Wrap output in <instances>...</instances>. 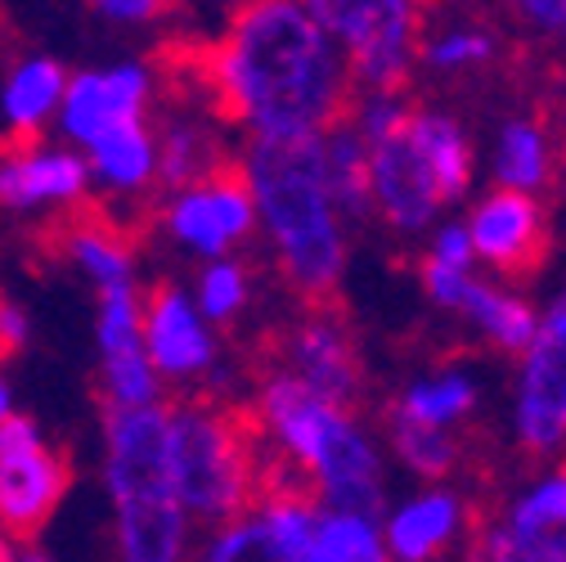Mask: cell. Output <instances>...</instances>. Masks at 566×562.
Masks as SVG:
<instances>
[{
    "label": "cell",
    "mask_w": 566,
    "mask_h": 562,
    "mask_svg": "<svg viewBox=\"0 0 566 562\" xmlns=\"http://www.w3.org/2000/svg\"><path fill=\"white\" fill-rule=\"evenodd\" d=\"M202 86L252 135H319L350 113V73L306 0H248L202 50Z\"/></svg>",
    "instance_id": "obj_1"
},
{
    "label": "cell",
    "mask_w": 566,
    "mask_h": 562,
    "mask_svg": "<svg viewBox=\"0 0 566 562\" xmlns=\"http://www.w3.org/2000/svg\"><path fill=\"white\" fill-rule=\"evenodd\" d=\"M319 135H252L239 158L256 226L270 235L283 279L311 306L333 302L346 266V235L324 180Z\"/></svg>",
    "instance_id": "obj_2"
},
{
    "label": "cell",
    "mask_w": 566,
    "mask_h": 562,
    "mask_svg": "<svg viewBox=\"0 0 566 562\" xmlns=\"http://www.w3.org/2000/svg\"><path fill=\"white\" fill-rule=\"evenodd\" d=\"M252 418L261 437L274 441L270 450L306 477L315 504L374 522L382 518V459L342 405L315 396L289 370H274L261 383Z\"/></svg>",
    "instance_id": "obj_3"
},
{
    "label": "cell",
    "mask_w": 566,
    "mask_h": 562,
    "mask_svg": "<svg viewBox=\"0 0 566 562\" xmlns=\"http://www.w3.org/2000/svg\"><path fill=\"white\" fill-rule=\"evenodd\" d=\"M265 437L252 409L185 396L167 405V464L171 490L189 522L221 527L256 504Z\"/></svg>",
    "instance_id": "obj_4"
},
{
    "label": "cell",
    "mask_w": 566,
    "mask_h": 562,
    "mask_svg": "<svg viewBox=\"0 0 566 562\" xmlns=\"http://www.w3.org/2000/svg\"><path fill=\"white\" fill-rule=\"evenodd\" d=\"M311 19L337 45L346 73L365 91H400L418 54L413 0H306Z\"/></svg>",
    "instance_id": "obj_5"
},
{
    "label": "cell",
    "mask_w": 566,
    "mask_h": 562,
    "mask_svg": "<svg viewBox=\"0 0 566 562\" xmlns=\"http://www.w3.org/2000/svg\"><path fill=\"white\" fill-rule=\"evenodd\" d=\"M67 486H73L67 459L45 441L36 418L14 409L0 424V535L32 544L63 504Z\"/></svg>",
    "instance_id": "obj_6"
},
{
    "label": "cell",
    "mask_w": 566,
    "mask_h": 562,
    "mask_svg": "<svg viewBox=\"0 0 566 562\" xmlns=\"http://www.w3.org/2000/svg\"><path fill=\"white\" fill-rule=\"evenodd\" d=\"M517 441L526 455L566 446V293L539 315L517 374Z\"/></svg>",
    "instance_id": "obj_7"
},
{
    "label": "cell",
    "mask_w": 566,
    "mask_h": 562,
    "mask_svg": "<svg viewBox=\"0 0 566 562\" xmlns=\"http://www.w3.org/2000/svg\"><path fill=\"white\" fill-rule=\"evenodd\" d=\"M163 230L185 252H193L202 261H221L234 243H243L256 230V207H252L243 167L226 163L221 171L176 189L163 212Z\"/></svg>",
    "instance_id": "obj_8"
},
{
    "label": "cell",
    "mask_w": 566,
    "mask_h": 562,
    "mask_svg": "<svg viewBox=\"0 0 566 562\" xmlns=\"http://www.w3.org/2000/svg\"><path fill=\"white\" fill-rule=\"evenodd\" d=\"M139 337H145V356L163 383H193L217 365V333L176 279H158L139 298Z\"/></svg>",
    "instance_id": "obj_9"
},
{
    "label": "cell",
    "mask_w": 566,
    "mask_h": 562,
    "mask_svg": "<svg viewBox=\"0 0 566 562\" xmlns=\"http://www.w3.org/2000/svg\"><path fill=\"white\" fill-rule=\"evenodd\" d=\"M149 100H154V73L145 63L86 67V73L67 77L54 126L63 131L67 145L82 154L104 131H113L122 122H145Z\"/></svg>",
    "instance_id": "obj_10"
},
{
    "label": "cell",
    "mask_w": 566,
    "mask_h": 562,
    "mask_svg": "<svg viewBox=\"0 0 566 562\" xmlns=\"http://www.w3.org/2000/svg\"><path fill=\"white\" fill-rule=\"evenodd\" d=\"M472 562H566V464L531 481L504 522L481 527Z\"/></svg>",
    "instance_id": "obj_11"
},
{
    "label": "cell",
    "mask_w": 566,
    "mask_h": 562,
    "mask_svg": "<svg viewBox=\"0 0 566 562\" xmlns=\"http://www.w3.org/2000/svg\"><path fill=\"white\" fill-rule=\"evenodd\" d=\"M95 342H99V392H104V409H145V405H158L163 378L154 374V365L145 356L135 284H122V289H104L99 293Z\"/></svg>",
    "instance_id": "obj_12"
},
{
    "label": "cell",
    "mask_w": 566,
    "mask_h": 562,
    "mask_svg": "<svg viewBox=\"0 0 566 562\" xmlns=\"http://www.w3.org/2000/svg\"><path fill=\"white\" fill-rule=\"evenodd\" d=\"M104 486L113 504L171 490L163 400L145 409H104Z\"/></svg>",
    "instance_id": "obj_13"
},
{
    "label": "cell",
    "mask_w": 566,
    "mask_h": 562,
    "mask_svg": "<svg viewBox=\"0 0 566 562\" xmlns=\"http://www.w3.org/2000/svg\"><path fill=\"white\" fill-rule=\"evenodd\" d=\"M463 230H468L472 257L494 266L509 279L535 274L548 257V217H544L535 194H517V189L485 194L472 207Z\"/></svg>",
    "instance_id": "obj_14"
},
{
    "label": "cell",
    "mask_w": 566,
    "mask_h": 562,
    "mask_svg": "<svg viewBox=\"0 0 566 562\" xmlns=\"http://www.w3.org/2000/svg\"><path fill=\"white\" fill-rule=\"evenodd\" d=\"M91 171L73 145H41L23 139L0 154V207L19 217L32 212H67L86 202Z\"/></svg>",
    "instance_id": "obj_15"
},
{
    "label": "cell",
    "mask_w": 566,
    "mask_h": 562,
    "mask_svg": "<svg viewBox=\"0 0 566 562\" xmlns=\"http://www.w3.org/2000/svg\"><path fill=\"white\" fill-rule=\"evenodd\" d=\"M289 374L302 378L315 396L333 400V405H356L365 392V365L356 337L342 324V315L333 311V302L311 306V315L293 329L289 342Z\"/></svg>",
    "instance_id": "obj_16"
},
{
    "label": "cell",
    "mask_w": 566,
    "mask_h": 562,
    "mask_svg": "<svg viewBox=\"0 0 566 562\" xmlns=\"http://www.w3.org/2000/svg\"><path fill=\"white\" fill-rule=\"evenodd\" d=\"M369 202L400 235L428 230L432 217L441 212V194L432 185V171L409 145L405 126L396 135L378 139V145H369Z\"/></svg>",
    "instance_id": "obj_17"
},
{
    "label": "cell",
    "mask_w": 566,
    "mask_h": 562,
    "mask_svg": "<svg viewBox=\"0 0 566 562\" xmlns=\"http://www.w3.org/2000/svg\"><path fill=\"white\" fill-rule=\"evenodd\" d=\"M193 522L171 490L113 504V562H189Z\"/></svg>",
    "instance_id": "obj_18"
},
{
    "label": "cell",
    "mask_w": 566,
    "mask_h": 562,
    "mask_svg": "<svg viewBox=\"0 0 566 562\" xmlns=\"http://www.w3.org/2000/svg\"><path fill=\"white\" fill-rule=\"evenodd\" d=\"M468 527V504L454 490H422L405 500L382 531V549L391 562H437Z\"/></svg>",
    "instance_id": "obj_19"
},
{
    "label": "cell",
    "mask_w": 566,
    "mask_h": 562,
    "mask_svg": "<svg viewBox=\"0 0 566 562\" xmlns=\"http://www.w3.org/2000/svg\"><path fill=\"white\" fill-rule=\"evenodd\" d=\"M91 180L113 194H145L158 180V135L149 122H122L82 149Z\"/></svg>",
    "instance_id": "obj_20"
},
{
    "label": "cell",
    "mask_w": 566,
    "mask_h": 562,
    "mask_svg": "<svg viewBox=\"0 0 566 562\" xmlns=\"http://www.w3.org/2000/svg\"><path fill=\"white\" fill-rule=\"evenodd\" d=\"M63 86H67L63 63H54L45 54L19 59L10 67L6 86H0V113H6V122L14 131V145L41 139V131L54 122V113L63 104Z\"/></svg>",
    "instance_id": "obj_21"
},
{
    "label": "cell",
    "mask_w": 566,
    "mask_h": 562,
    "mask_svg": "<svg viewBox=\"0 0 566 562\" xmlns=\"http://www.w3.org/2000/svg\"><path fill=\"white\" fill-rule=\"evenodd\" d=\"M405 135H409V145L418 149V158L428 163L432 185L441 194V207L459 202L468 194V185H472V145H468V135L459 131V122L446 117V113H409Z\"/></svg>",
    "instance_id": "obj_22"
},
{
    "label": "cell",
    "mask_w": 566,
    "mask_h": 562,
    "mask_svg": "<svg viewBox=\"0 0 566 562\" xmlns=\"http://www.w3.org/2000/svg\"><path fill=\"white\" fill-rule=\"evenodd\" d=\"M324 180L342 221H365L374 212L369 202V145L356 135L346 117L333 122L324 135Z\"/></svg>",
    "instance_id": "obj_23"
},
{
    "label": "cell",
    "mask_w": 566,
    "mask_h": 562,
    "mask_svg": "<svg viewBox=\"0 0 566 562\" xmlns=\"http://www.w3.org/2000/svg\"><path fill=\"white\" fill-rule=\"evenodd\" d=\"M63 252H67V261H73L99 293L104 289L135 284V248H130V239L122 230L95 221V217H82V221L67 226Z\"/></svg>",
    "instance_id": "obj_24"
},
{
    "label": "cell",
    "mask_w": 566,
    "mask_h": 562,
    "mask_svg": "<svg viewBox=\"0 0 566 562\" xmlns=\"http://www.w3.org/2000/svg\"><path fill=\"white\" fill-rule=\"evenodd\" d=\"M459 311H463L494 346H500V351H517V356L526 351V342L535 337V324H539V315H535L522 298L485 284V279H468Z\"/></svg>",
    "instance_id": "obj_25"
},
{
    "label": "cell",
    "mask_w": 566,
    "mask_h": 562,
    "mask_svg": "<svg viewBox=\"0 0 566 562\" xmlns=\"http://www.w3.org/2000/svg\"><path fill=\"white\" fill-rule=\"evenodd\" d=\"M548 167H553V149L544 126L531 117L504 122L500 145H494V180H500V189L539 194L548 185Z\"/></svg>",
    "instance_id": "obj_26"
},
{
    "label": "cell",
    "mask_w": 566,
    "mask_h": 562,
    "mask_svg": "<svg viewBox=\"0 0 566 562\" xmlns=\"http://www.w3.org/2000/svg\"><path fill=\"white\" fill-rule=\"evenodd\" d=\"M226 158L217 149V135L198 122H167L158 135V185H167L171 194L221 171Z\"/></svg>",
    "instance_id": "obj_27"
},
{
    "label": "cell",
    "mask_w": 566,
    "mask_h": 562,
    "mask_svg": "<svg viewBox=\"0 0 566 562\" xmlns=\"http://www.w3.org/2000/svg\"><path fill=\"white\" fill-rule=\"evenodd\" d=\"M472 409H476V383L459 370H446L437 378L409 383L391 418L422 424V428H450V424H459V418H468Z\"/></svg>",
    "instance_id": "obj_28"
},
{
    "label": "cell",
    "mask_w": 566,
    "mask_h": 562,
    "mask_svg": "<svg viewBox=\"0 0 566 562\" xmlns=\"http://www.w3.org/2000/svg\"><path fill=\"white\" fill-rule=\"evenodd\" d=\"M198 562H306V553L293 549V544H283L261 522V513L248 509V513L221 522L217 531L207 535V544L198 549Z\"/></svg>",
    "instance_id": "obj_29"
},
{
    "label": "cell",
    "mask_w": 566,
    "mask_h": 562,
    "mask_svg": "<svg viewBox=\"0 0 566 562\" xmlns=\"http://www.w3.org/2000/svg\"><path fill=\"white\" fill-rule=\"evenodd\" d=\"M306 562H391V558L382 549V531L374 518L319 509L306 544Z\"/></svg>",
    "instance_id": "obj_30"
},
{
    "label": "cell",
    "mask_w": 566,
    "mask_h": 562,
    "mask_svg": "<svg viewBox=\"0 0 566 562\" xmlns=\"http://www.w3.org/2000/svg\"><path fill=\"white\" fill-rule=\"evenodd\" d=\"M391 446L405 468H413L418 477H432V481L450 477L459 464V441L450 428H422V424L391 418Z\"/></svg>",
    "instance_id": "obj_31"
},
{
    "label": "cell",
    "mask_w": 566,
    "mask_h": 562,
    "mask_svg": "<svg viewBox=\"0 0 566 562\" xmlns=\"http://www.w3.org/2000/svg\"><path fill=\"white\" fill-rule=\"evenodd\" d=\"M189 298H193V306H198V315L207 324H230L248 306V270L239 261H230V257L207 261L198 270V284H193Z\"/></svg>",
    "instance_id": "obj_32"
},
{
    "label": "cell",
    "mask_w": 566,
    "mask_h": 562,
    "mask_svg": "<svg viewBox=\"0 0 566 562\" xmlns=\"http://www.w3.org/2000/svg\"><path fill=\"white\" fill-rule=\"evenodd\" d=\"M422 54H428L432 67H446V73H454V67H472V63H490L494 59V41L485 32H446L441 41L422 45Z\"/></svg>",
    "instance_id": "obj_33"
},
{
    "label": "cell",
    "mask_w": 566,
    "mask_h": 562,
    "mask_svg": "<svg viewBox=\"0 0 566 562\" xmlns=\"http://www.w3.org/2000/svg\"><path fill=\"white\" fill-rule=\"evenodd\" d=\"M95 14L104 23H117V28H139V23H154L163 19L176 0H91Z\"/></svg>",
    "instance_id": "obj_34"
},
{
    "label": "cell",
    "mask_w": 566,
    "mask_h": 562,
    "mask_svg": "<svg viewBox=\"0 0 566 562\" xmlns=\"http://www.w3.org/2000/svg\"><path fill=\"white\" fill-rule=\"evenodd\" d=\"M468 279H472V270H450V266H437V261L422 266V289H428V298L446 311H459Z\"/></svg>",
    "instance_id": "obj_35"
},
{
    "label": "cell",
    "mask_w": 566,
    "mask_h": 562,
    "mask_svg": "<svg viewBox=\"0 0 566 562\" xmlns=\"http://www.w3.org/2000/svg\"><path fill=\"white\" fill-rule=\"evenodd\" d=\"M28 342H32V315L10 293H0V361L19 356Z\"/></svg>",
    "instance_id": "obj_36"
},
{
    "label": "cell",
    "mask_w": 566,
    "mask_h": 562,
    "mask_svg": "<svg viewBox=\"0 0 566 562\" xmlns=\"http://www.w3.org/2000/svg\"><path fill=\"white\" fill-rule=\"evenodd\" d=\"M437 266H450V270H468L476 257H472V243H468V230L463 226H441L437 239H432V257Z\"/></svg>",
    "instance_id": "obj_37"
},
{
    "label": "cell",
    "mask_w": 566,
    "mask_h": 562,
    "mask_svg": "<svg viewBox=\"0 0 566 562\" xmlns=\"http://www.w3.org/2000/svg\"><path fill=\"white\" fill-rule=\"evenodd\" d=\"M513 10L548 37H566V0H513Z\"/></svg>",
    "instance_id": "obj_38"
},
{
    "label": "cell",
    "mask_w": 566,
    "mask_h": 562,
    "mask_svg": "<svg viewBox=\"0 0 566 562\" xmlns=\"http://www.w3.org/2000/svg\"><path fill=\"white\" fill-rule=\"evenodd\" d=\"M14 414V387H10V378L0 374V424H6V418Z\"/></svg>",
    "instance_id": "obj_39"
},
{
    "label": "cell",
    "mask_w": 566,
    "mask_h": 562,
    "mask_svg": "<svg viewBox=\"0 0 566 562\" xmlns=\"http://www.w3.org/2000/svg\"><path fill=\"white\" fill-rule=\"evenodd\" d=\"M14 562H50V558H45L41 549H32V544H19V549H14Z\"/></svg>",
    "instance_id": "obj_40"
},
{
    "label": "cell",
    "mask_w": 566,
    "mask_h": 562,
    "mask_svg": "<svg viewBox=\"0 0 566 562\" xmlns=\"http://www.w3.org/2000/svg\"><path fill=\"white\" fill-rule=\"evenodd\" d=\"M14 549H19L14 540H6V535H0V562H14Z\"/></svg>",
    "instance_id": "obj_41"
},
{
    "label": "cell",
    "mask_w": 566,
    "mask_h": 562,
    "mask_svg": "<svg viewBox=\"0 0 566 562\" xmlns=\"http://www.w3.org/2000/svg\"><path fill=\"white\" fill-rule=\"evenodd\" d=\"M202 6H211V0H202ZM221 6H248V0H221Z\"/></svg>",
    "instance_id": "obj_42"
},
{
    "label": "cell",
    "mask_w": 566,
    "mask_h": 562,
    "mask_svg": "<svg viewBox=\"0 0 566 562\" xmlns=\"http://www.w3.org/2000/svg\"><path fill=\"white\" fill-rule=\"evenodd\" d=\"M562 176H566V145H562Z\"/></svg>",
    "instance_id": "obj_43"
},
{
    "label": "cell",
    "mask_w": 566,
    "mask_h": 562,
    "mask_svg": "<svg viewBox=\"0 0 566 562\" xmlns=\"http://www.w3.org/2000/svg\"><path fill=\"white\" fill-rule=\"evenodd\" d=\"M413 6H418V0H413Z\"/></svg>",
    "instance_id": "obj_44"
}]
</instances>
